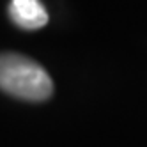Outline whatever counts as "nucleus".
Masks as SVG:
<instances>
[{"label": "nucleus", "mask_w": 147, "mask_h": 147, "mask_svg": "<svg viewBox=\"0 0 147 147\" xmlns=\"http://www.w3.org/2000/svg\"><path fill=\"white\" fill-rule=\"evenodd\" d=\"M9 16L23 30H37L48 23V13L39 0H11Z\"/></svg>", "instance_id": "2"}, {"label": "nucleus", "mask_w": 147, "mask_h": 147, "mask_svg": "<svg viewBox=\"0 0 147 147\" xmlns=\"http://www.w3.org/2000/svg\"><path fill=\"white\" fill-rule=\"evenodd\" d=\"M0 90L39 103L53 94V82L39 62L20 53H0Z\"/></svg>", "instance_id": "1"}]
</instances>
